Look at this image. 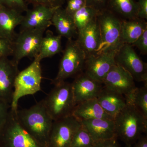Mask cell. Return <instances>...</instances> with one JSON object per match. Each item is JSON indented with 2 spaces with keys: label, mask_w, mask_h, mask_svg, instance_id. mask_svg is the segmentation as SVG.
Returning a JSON list of instances; mask_svg holds the SVG:
<instances>
[{
  "label": "cell",
  "mask_w": 147,
  "mask_h": 147,
  "mask_svg": "<svg viewBox=\"0 0 147 147\" xmlns=\"http://www.w3.org/2000/svg\"><path fill=\"white\" fill-rule=\"evenodd\" d=\"M16 119L20 125L45 147H48L53 120L47 112L42 100L28 109L17 110Z\"/></svg>",
  "instance_id": "cell-1"
},
{
  "label": "cell",
  "mask_w": 147,
  "mask_h": 147,
  "mask_svg": "<svg viewBox=\"0 0 147 147\" xmlns=\"http://www.w3.org/2000/svg\"><path fill=\"white\" fill-rule=\"evenodd\" d=\"M114 121L117 137L126 146H132L144 133L147 134V119L130 103H126Z\"/></svg>",
  "instance_id": "cell-2"
},
{
  "label": "cell",
  "mask_w": 147,
  "mask_h": 147,
  "mask_svg": "<svg viewBox=\"0 0 147 147\" xmlns=\"http://www.w3.org/2000/svg\"><path fill=\"white\" fill-rule=\"evenodd\" d=\"M40 61L37 57L27 68L19 71L15 79L11 110L16 112L18 102L21 98L34 94L41 90L42 79Z\"/></svg>",
  "instance_id": "cell-3"
},
{
  "label": "cell",
  "mask_w": 147,
  "mask_h": 147,
  "mask_svg": "<svg viewBox=\"0 0 147 147\" xmlns=\"http://www.w3.org/2000/svg\"><path fill=\"white\" fill-rule=\"evenodd\" d=\"M42 100L53 121L72 115L76 106L71 83L65 82L55 85Z\"/></svg>",
  "instance_id": "cell-4"
},
{
  "label": "cell",
  "mask_w": 147,
  "mask_h": 147,
  "mask_svg": "<svg viewBox=\"0 0 147 147\" xmlns=\"http://www.w3.org/2000/svg\"><path fill=\"white\" fill-rule=\"evenodd\" d=\"M97 20L100 30L101 44L96 54L118 50L123 44L121 40V20L108 9L99 11Z\"/></svg>",
  "instance_id": "cell-5"
},
{
  "label": "cell",
  "mask_w": 147,
  "mask_h": 147,
  "mask_svg": "<svg viewBox=\"0 0 147 147\" xmlns=\"http://www.w3.org/2000/svg\"><path fill=\"white\" fill-rule=\"evenodd\" d=\"M86 55L76 40H68L60 61L59 71L52 83L60 84L76 75L84 68Z\"/></svg>",
  "instance_id": "cell-6"
},
{
  "label": "cell",
  "mask_w": 147,
  "mask_h": 147,
  "mask_svg": "<svg viewBox=\"0 0 147 147\" xmlns=\"http://www.w3.org/2000/svg\"><path fill=\"white\" fill-rule=\"evenodd\" d=\"M46 28H38L21 30L13 41L12 60L18 64L25 57H37Z\"/></svg>",
  "instance_id": "cell-7"
},
{
  "label": "cell",
  "mask_w": 147,
  "mask_h": 147,
  "mask_svg": "<svg viewBox=\"0 0 147 147\" xmlns=\"http://www.w3.org/2000/svg\"><path fill=\"white\" fill-rule=\"evenodd\" d=\"M0 147H45L20 125L11 110L8 121L0 135Z\"/></svg>",
  "instance_id": "cell-8"
},
{
  "label": "cell",
  "mask_w": 147,
  "mask_h": 147,
  "mask_svg": "<svg viewBox=\"0 0 147 147\" xmlns=\"http://www.w3.org/2000/svg\"><path fill=\"white\" fill-rule=\"evenodd\" d=\"M116 63L128 72L134 81L144 82L147 85V65L142 60L132 47L124 43L117 51Z\"/></svg>",
  "instance_id": "cell-9"
},
{
  "label": "cell",
  "mask_w": 147,
  "mask_h": 147,
  "mask_svg": "<svg viewBox=\"0 0 147 147\" xmlns=\"http://www.w3.org/2000/svg\"><path fill=\"white\" fill-rule=\"evenodd\" d=\"M81 121L73 115L54 121L49 136L48 147H70Z\"/></svg>",
  "instance_id": "cell-10"
},
{
  "label": "cell",
  "mask_w": 147,
  "mask_h": 147,
  "mask_svg": "<svg viewBox=\"0 0 147 147\" xmlns=\"http://www.w3.org/2000/svg\"><path fill=\"white\" fill-rule=\"evenodd\" d=\"M102 84L107 89L128 98L136 89L134 80L128 72L115 64L104 78Z\"/></svg>",
  "instance_id": "cell-11"
},
{
  "label": "cell",
  "mask_w": 147,
  "mask_h": 147,
  "mask_svg": "<svg viewBox=\"0 0 147 147\" xmlns=\"http://www.w3.org/2000/svg\"><path fill=\"white\" fill-rule=\"evenodd\" d=\"M117 51H108L87 57L84 73L102 84L104 78L116 64L115 57Z\"/></svg>",
  "instance_id": "cell-12"
},
{
  "label": "cell",
  "mask_w": 147,
  "mask_h": 147,
  "mask_svg": "<svg viewBox=\"0 0 147 147\" xmlns=\"http://www.w3.org/2000/svg\"><path fill=\"white\" fill-rule=\"evenodd\" d=\"M71 84L76 105L96 98L103 88L102 83L95 81L85 73L78 75Z\"/></svg>",
  "instance_id": "cell-13"
},
{
  "label": "cell",
  "mask_w": 147,
  "mask_h": 147,
  "mask_svg": "<svg viewBox=\"0 0 147 147\" xmlns=\"http://www.w3.org/2000/svg\"><path fill=\"white\" fill-rule=\"evenodd\" d=\"M58 8L38 5L33 6L30 9H28L20 25L21 31L38 28L47 29L52 25V17Z\"/></svg>",
  "instance_id": "cell-14"
},
{
  "label": "cell",
  "mask_w": 147,
  "mask_h": 147,
  "mask_svg": "<svg viewBox=\"0 0 147 147\" xmlns=\"http://www.w3.org/2000/svg\"><path fill=\"white\" fill-rule=\"evenodd\" d=\"M18 64L8 57L0 58V98L10 104L14 82L19 72Z\"/></svg>",
  "instance_id": "cell-15"
},
{
  "label": "cell",
  "mask_w": 147,
  "mask_h": 147,
  "mask_svg": "<svg viewBox=\"0 0 147 147\" xmlns=\"http://www.w3.org/2000/svg\"><path fill=\"white\" fill-rule=\"evenodd\" d=\"M76 41L86 54V57L89 55L97 54L101 44L97 17L78 32Z\"/></svg>",
  "instance_id": "cell-16"
},
{
  "label": "cell",
  "mask_w": 147,
  "mask_h": 147,
  "mask_svg": "<svg viewBox=\"0 0 147 147\" xmlns=\"http://www.w3.org/2000/svg\"><path fill=\"white\" fill-rule=\"evenodd\" d=\"M82 126L88 131L95 142L105 141L117 137L114 120L97 119L81 121Z\"/></svg>",
  "instance_id": "cell-17"
},
{
  "label": "cell",
  "mask_w": 147,
  "mask_h": 147,
  "mask_svg": "<svg viewBox=\"0 0 147 147\" xmlns=\"http://www.w3.org/2000/svg\"><path fill=\"white\" fill-rule=\"evenodd\" d=\"M22 13L0 6V38L13 42L16 36L15 30L24 18Z\"/></svg>",
  "instance_id": "cell-18"
},
{
  "label": "cell",
  "mask_w": 147,
  "mask_h": 147,
  "mask_svg": "<svg viewBox=\"0 0 147 147\" xmlns=\"http://www.w3.org/2000/svg\"><path fill=\"white\" fill-rule=\"evenodd\" d=\"M96 98L103 110L113 119L126 105L123 95L107 89L104 87Z\"/></svg>",
  "instance_id": "cell-19"
},
{
  "label": "cell",
  "mask_w": 147,
  "mask_h": 147,
  "mask_svg": "<svg viewBox=\"0 0 147 147\" xmlns=\"http://www.w3.org/2000/svg\"><path fill=\"white\" fill-rule=\"evenodd\" d=\"M51 21L59 35L68 40L72 39L78 35V30L73 17L67 13L62 7L55 10Z\"/></svg>",
  "instance_id": "cell-20"
},
{
  "label": "cell",
  "mask_w": 147,
  "mask_h": 147,
  "mask_svg": "<svg viewBox=\"0 0 147 147\" xmlns=\"http://www.w3.org/2000/svg\"><path fill=\"white\" fill-rule=\"evenodd\" d=\"M72 115L80 121L97 119H113L103 110L96 98L86 100L77 104L74 108Z\"/></svg>",
  "instance_id": "cell-21"
},
{
  "label": "cell",
  "mask_w": 147,
  "mask_h": 147,
  "mask_svg": "<svg viewBox=\"0 0 147 147\" xmlns=\"http://www.w3.org/2000/svg\"><path fill=\"white\" fill-rule=\"evenodd\" d=\"M147 29V23L138 18L121 21V40L123 44L132 45Z\"/></svg>",
  "instance_id": "cell-22"
},
{
  "label": "cell",
  "mask_w": 147,
  "mask_h": 147,
  "mask_svg": "<svg viewBox=\"0 0 147 147\" xmlns=\"http://www.w3.org/2000/svg\"><path fill=\"white\" fill-rule=\"evenodd\" d=\"M61 38L59 35H55L51 32H47V34L42 38L39 53L36 57L41 61L60 53L62 50Z\"/></svg>",
  "instance_id": "cell-23"
},
{
  "label": "cell",
  "mask_w": 147,
  "mask_h": 147,
  "mask_svg": "<svg viewBox=\"0 0 147 147\" xmlns=\"http://www.w3.org/2000/svg\"><path fill=\"white\" fill-rule=\"evenodd\" d=\"M107 9L125 19L138 18V5L134 0H109Z\"/></svg>",
  "instance_id": "cell-24"
},
{
  "label": "cell",
  "mask_w": 147,
  "mask_h": 147,
  "mask_svg": "<svg viewBox=\"0 0 147 147\" xmlns=\"http://www.w3.org/2000/svg\"><path fill=\"white\" fill-rule=\"evenodd\" d=\"M125 99L126 103L134 105L147 119V85L137 87L131 95Z\"/></svg>",
  "instance_id": "cell-25"
},
{
  "label": "cell",
  "mask_w": 147,
  "mask_h": 147,
  "mask_svg": "<svg viewBox=\"0 0 147 147\" xmlns=\"http://www.w3.org/2000/svg\"><path fill=\"white\" fill-rule=\"evenodd\" d=\"M99 11L94 7L86 5L75 13L73 18L78 32L84 28L92 20L96 18Z\"/></svg>",
  "instance_id": "cell-26"
},
{
  "label": "cell",
  "mask_w": 147,
  "mask_h": 147,
  "mask_svg": "<svg viewBox=\"0 0 147 147\" xmlns=\"http://www.w3.org/2000/svg\"><path fill=\"white\" fill-rule=\"evenodd\" d=\"M95 143L88 131L82 125L74 135L70 147H93Z\"/></svg>",
  "instance_id": "cell-27"
},
{
  "label": "cell",
  "mask_w": 147,
  "mask_h": 147,
  "mask_svg": "<svg viewBox=\"0 0 147 147\" xmlns=\"http://www.w3.org/2000/svg\"><path fill=\"white\" fill-rule=\"evenodd\" d=\"M0 6L14 9L21 13L26 12L28 9L25 0H0Z\"/></svg>",
  "instance_id": "cell-28"
},
{
  "label": "cell",
  "mask_w": 147,
  "mask_h": 147,
  "mask_svg": "<svg viewBox=\"0 0 147 147\" xmlns=\"http://www.w3.org/2000/svg\"><path fill=\"white\" fill-rule=\"evenodd\" d=\"M10 104L0 98V135L8 121L10 111Z\"/></svg>",
  "instance_id": "cell-29"
},
{
  "label": "cell",
  "mask_w": 147,
  "mask_h": 147,
  "mask_svg": "<svg viewBox=\"0 0 147 147\" xmlns=\"http://www.w3.org/2000/svg\"><path fill=\"white\" fill-rule=\"evenodd\" d=\"M86 5V0H67L65 9L67 13L73 17L75 13Z\"/></svg>",
  "instance_id": "cell-30"
},
{
  "label": "cell",
  "mask_w": 147,
  "mask_h": 147,
  "mask_svg": "<svg viewBox=\"0 0 147 147\" xmlns=\"http://www.w3.org/2000/svg\"><path fill=\"white\" fill-rule=\"evenodd\" d=\"M27 3L33 5H43L52 8L61 7L65 0H25Z\"/></svg>",
  "instance_id": "cell-31"
},
{
  "label": "cell",
  "mask_w": 147,
  "mask_h": 147,
  "mask_svg": "<svg viewBox=\"0 0 147 147\" xmlns=\"http://www.w3.org/2000/svg\"><path fill=\"white\" fill-rule=\"evenodd\" d=\"M13 51V42L0 38V58L12 56Z\"/></svg>",
  "instance_id": "cell-32"
},
{
  "label": "cell",
  "mask_w": 147,
  "mask_h": 147,
  "mask_svg": "<svg viewBox=\"0 0 147 147\" xmlns=\"http://www.w3.org/2000/svg\"><path fill=\"white\" fill-rule=\"evenodd\" d=\"M138 48L141 54L147 55V29H146L141 36L131 45Z\"/></svg>",
  "instance_id": "cell-33"
},
{
  "label": "cell",
  "mask_w": 147,
  "mask_h": 147,
  "mask_svg": "<svg viewBox=\"0 0 147 147\" xmlns=\"http://www.w3.org/2000/svg\"><path fill=\"white\" fill-rule=\"evenodd\" d=\"M109 0H86V5L89 6L99 11L107 9Z\"/></svg>",
  "instance_id": "cell-34"
},
{
  "label": "cell",
  "mask_w": 147,
  "mask_h": 147,
  "mask_svg": "<svg viewBox=\"0 0 147 147\" xmlns=\"http://www.w3.org/2000/svg\"><path fill=\"white\" fill-rule=\"evenodd\" d=\"M137 17L140 19H147V0H138Z\"/></svg>",
  "instance_id": "cell-35"
},
{
  "label": "cell",
  "mask_w": 147,
  "mask_h": 147,
  "mask_svg": "<svg viewBox=\"0 0 147 147\" xmlns=\"http://www.w3.org/2000/svg\"><path fill=\"white\" fill-rule=\"evenodd\" d=\"M117 137L112 139L96 142L93 147H121Z\"/></svg>",
  "instance_id": "cell-36"
},
{
  "label": "cell",
  "mask_w": 147,
  "mask_h": 147,
  "mask_svg": "<svg viewBox=\"0 0 147 147\" xmlns=\"http://www.w3.org/2000/svg\"><path fill=\"white\" fill-rule=\"evenodd\" d=\"M132 147H147L146 134L142 135L132 146Z\"/></svg>",
  "instance_id": "cell-37"
},
{
  "label": "cell",
  "mask_w": 147,
  "mask_h": 147,
  "mask_svg": "<svg viewBox=\"0 0 147 147\" xmlns=\"http://www.w3.org/2000/svg\"><path fill=\"white\" fill-rule=\"evenodd\" d=\"M125 147H132V146H126L125 145Z\"/></svg>",
  "instance_id": "cell-38"
},
{
  "label": "cell",
  "mask_w": 147,
  "mask_h": 147,
  "mask_svg": "<svg viewBox=\"0 0 147 147\" xmlns=\"http://www.w3.org/2000/svg\"></svg>",
  "instance_id": "cell-39"
}]
</instances>
